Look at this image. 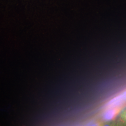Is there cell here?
Segmentation results:
<instances>
[{"label":"cell","mask_w":126,"mask_h":126,"mask_svg":"<svg viewBox=\"0 0 126 126\" xmlns=\"http://www.w3.org/2000/svg\"><path fill=\"white\" fill-rule=\"evenodd\" d=\"M120 119L123 124L126 125V107L121 112L120 114Z\"/></svg>","instance_id":"obj_1"}]
</instances>
